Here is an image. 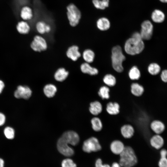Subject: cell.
Listing matches in <instances>:
<instances>
[{
    "mask_svg": "<svg viewBox=\"0 0 167 167\" xmlns=\"http://www.w3.org/2000/svg\"><path fill=\"white\" fill-rule=\"evenodd\" d=\"M16 28L18 32L21 34H27L30 30V27L26 22L24 21L19 22L16 26Z\"/></svg>",
    "mask_w": 167,
    "mask_h": 167,
    "instance_id": "484cf974",
    "label": "cell"
},
{
    "mask_svg": "<svg viewBox=\"0 0 167 167\" xmlns=\"http://www.w3.org/2000/svg\"><path fill=\"white\" fill-rule=\"evenodd\" d=\"M32 94V91L27 86L19 85L14 92V96L17 98L29 99Z\"/></svg>",
    "mask_w": 167,
    "mask_h": 167,
    "instance_id": "9c48e42d",
    "label": "cell"
},
{
    "mask_svg": "<svg viewBox=\"0 0 167 167\" xmlns=\"http://www.w3.org/2000/svg\"><path fill=\"white\" fill-rule=\"evenodd\" d=\"M5 87V84L3 81L0 80V94L2 92Z\"/></svg>",
    "mask_w": 167,
    "mask_h": 167,
    "instance_id": "b9f144b4",
    "label": "cell"
},
{
    "mask_svg": "<svg viewBox=\"0 0 167 167\" xmlns=\"http://www.w3.org/2000/svg\"><path fill=\"white\" fill-rule=\"evenodd\" d=\"M103 81L106 85L110 87L114 86L116 83V79L115 77L110 74L105 75L103 79Z\"/></svg>",
    "mask_w": 167,
    "mask_h": 167,
    "instance_id": "1f68e13d",
    "label": "cell"
},
{
    "mask_svg": "<svg viewBox=\"0 0 167 167\" xmlns=\"http://www.w3.org/2000/svg\"><path fill=\"white\" fill-rule=\"evenodd\" d=\"M69 75V72L63 67L58 69L54 75V78L57 81L63 82L66 80Z\"/></svg>",
    "mask_w": 167,
    "mask_h": 167,
    "instance_id": "d6986e66",
    "label": "cell"
},
{
    "mask_svg": "<svg viewBox=\"0 0 167 167\" xmlns=\"http://www.w3.org/2000/svg\"><path fill=\"white\" fill-rule=\"evenodd\" d=\"M80 69L83 73L88 74L91 75H96L98 73V71L97 69L92 66L89 63L86 62L81 65Z\"/></svg>",
    "mask_w": 167,
    "mask_h": 167,
    "instance_id": "ac0fdd59",
    "label": "cell"
},
{
    "mask_svg": "<svg viewBox=\"0 0 167 167\" xmlns=\"http://www.w3.org/2000/svg\"><path fill=\"white\" fill-rule=\"evenodd\" d=\"M95 167H111V166L108 164H103L101 159L100 158L97 159L95 162Z\"/></svg>",
    "mask_w": 167,
    "mask_h": 167,
    "instance_id": "8d00e7d4",
    "label": "cell"
},
{
    "mask_svg": "<svg viewBox=\"0 0 167 167\" xmlns=\"http://www.w3.org/2000/svg\"><path fill=\"white\" fill-rule=\"evenodd\" d=\"M91 122L92 129L95 131L99 132L102 130L103 123L101 120L98 117H95L91 119Z\"/></svg>",
    "mask_w": 167,
    "mask_h": 167,
    "instance_id": "cb8c5ba5",
    "label": "cell"
},
{
    "mask_svg": "<svg viewBox=\"0 0 167 167\" xmlns=\"http://www.w3.org/2000/svg\"><path fill=\"white\" fill-rule=\"evenodd\" d=\"M5 120L6 117L5 115L3 113H0V126L4 124Z\"/></svg>",
    "mask_w": 167,
    "mask_h": 167,
    "instance_id": "ab89813d",
    "label": "cell"
},
{
    "mask_svg": "<svg viewBox=\"0 0 167 167\" xmlns=\"http://www.w3.org/2000/svg\"><path fill=\"white\" fill-rule=\"evenodd\" d=\"M128 75L131 80H138L140 77L141 73L138 67L136 66H134L129 70Z\"/></svg>",
    "mask_w": 167,
    "mask_h": 167,
    "instance_id": "f1b7e54d",
    "label": "cell"
},
{
    "mask_svg": "<svg viewBox=\"0 0 167 167\" xmlns=\"http://www.w3.org/2000/svg\"><path fill=\"white\" fill-rule=\"evenodd\" d=\"M153 31V26L149 20H146L141 24L140 33L143 40H149L151 39Z\"/></svg>",
    "mask_w": 167,
    "mask_h": 167,
    "instance_id": "52a82bcc",
    "label": "cell"
},
{
    "mask_svg": "<svg viewBox=\"0 0 167 167\" xmlns=\"http://www.w3.org/2000/svg\"><path fill=\"white\" fill-rule=\"evenodd\" d=\"M111 167H122L119 163L114 162L113 163Z\"/></svg>",
    "mask_w": 167,
    "mask_h": 167,
    "instance_id": "7bdbcfd3",
    "label": "cell"
},
{
    "mask_svg": "<svg viewBox=\"0 0 167 167\" xmlns=\"http://www.w3.org/2000/svg\"><path fill=\"white\" fill-rule=\"evenodd\" d=\"M4 160L0 158V167H4Z\"/></svg>",
    "mask_w": 167,
    "mask_h": 167,
    "instance_id": "ee69618b",
    "label": "cell"
},
{
    "mask_svg": "<svg viewBox=\"0 0 167 167\" xmlns=\"http://www.w3.org/2000/svg\"><path fill=\"white\" fill-rule=\"evenodd\" d=\"M131 37L137 39L143 40L140 32H138L134 33Z\"/></svg>",
    "mask_w": 167,
    "mask_h": 167,
    "instance_id": "60d3db41",
    "label": "cell"
},
{
    "mask_svg": "<svg viewBox=\"0 0 167 167\" xmlns=\"http://www.w3.org/2000/svg\"><path fill=\"white\" fill-rule=\"evenodd\" d=\"M57 147L58 151L65 156H71L74 153L73 149L68 145V144L61 137L58 141Z\"/></svg>",
    "mask_w": 167,
    "mask_h": 167,
    "instance_id": "ba28073f",
    "label": "cell"
},
{
    "mask_svg": "<svg viewBox=\"0 0 167 167\" xmlns=\"http://www.w3.org/2000/svg\"><path fill=\"white\" fill-rule=\"evenodd\" d=\"M92 2L96 8L104 10L109 6V0H92Z\"/></svg>",
    "mask_w": 167,
    "mask_h": 167,
    "instance_id": "4dcf8cb0",
    "label": "cell"
},
{
    "mask_svg": "<svg viewBox=\"0 0 167 167\" xmlns=\"http://www.w3.org/2000/svg\"><path fill=\"white\" fill-rule=\"evenodd\" d=\"M119 155V163L122 167H132L137 163V158L135 152L133 148L130 146H125Z\"/></svg>",
    "mask_w": 167,
    "mask_h": 167,
    "instance_id": "6da1fadb",
    "label": "cell"
},
{
    "mask_svg": "<svg viewBox=\"0 0 167 167\" xmlns=\"http://www.w3.org/2000/svg\"><path fill=\"white\" fill-rule=\"evenodd\" d=\"M61 137L68 144L73 146L77 145L79 140L78 135L75 132L72 131L65 132Z\"/></svg>",
    "mask_w": 167,
    "mask_h": 167,
    "instance_id": "30bf717a",
    "label": "cell"
},
{
    "mask_svg": "<svg viewBox=\"0 0 167 167\" xmlns=\"http://www.w3.org/2000/svg\"><path fill=\"white\" fill-rule=\"evenodd\" d=\"M67 15L70 25L75 27L79 23L81 16L78 8L73 3H70L66 7Z\"/></svg>",
    "mask_w": 167,
    "mask_h": 167,
    "instance_id": "277c9868",
    "label": "cell"
},
{
    "mask_svg": "<svg viewBox=\"0 0 167 167\" xmlns=\"http://www.w3.org/2000/svg\"><path fill=\"white\" fill-rule=\"evenodd\" d=\"M56 87L53 84H48L44 87L43 92L45 95L48 98L52 97L54 96L57 91Z\"/></svg>",
    "mask_w": 167,
    "mask_h": 167,
    "instance_id": "603a6c76",
    "label": "cell"
},
{
    "mask_svg": "<svg viewBox=\"0 0 167 167\" xmlns=\"http://www.w3.org/2000/svg\"><path fill=\"white\" fill-rule=\"evenodd\" d=\"M161 157H165L167 156V150L165 148L161 149L160 152Z\"/></svg>",
    "mask_w": 167,
    "mask_h": 167,
    "instance_id": "f35d334b",
    "label": "cell"
},
{
    "mask_svg": "<svg viewBox=\"0 0 167 167\" xmlns=\"http://www.w3.org/2000/svg\"><path fill=\"white\" fill-rule=\"evenodd\" d=\"M161 67L157 63L152 62L149 64L148 67V71L149 73L152 75H156L160 73Z\"/></svg>",
    "mask_w": 167,
    "mask_h": 167,
    "instance_id": "83f0119b",
    "label": "cell"
},
{
    "mask_svg": "<svg viewBox=\"0 0 167 167\" xmlns=\"http://www.w3.org/2000/svg\"><path fill=\"white\" fill-rule=\"evenodd\" d=\"M161 2L164 3H167V0H159Z\"/></svg>",
    "mask_w": 167,
    "mask_h": 167,
    "instance_id": "f6af8a7d",
    "label": "cell"
},
{
    "mask_svg": "<svg viewBox=\"0 0 167 167\" xmlns=\"http://www.w3.org/2000/svg\"><path fill=\"white\" fill-rule=\"evenodd\" d=\"M89 110L92 114L96 116L102 112L103 106L100 101H96L90 103Z\"/></svg>",
    "mask_w": 167,
    "mask_h": 167,
    "instance_id": "e0dca14e",
    "label": "cell"
},
{
    "mask_svg": "<svg viewBox=\"0 0 167 167\" xmlns=\"http://www.w3.org/2000/svg\"><path fill=\"white\" fill-rule=\"evenodd\" d=\"M145 47L143 40H138L132 37L128 39L124 45V50L128 54L134 55L140 53Z\"/></svg>",
    "mask_w": 167,
    "mask_h": 167,
    "instance_id": "7a4b0ae2",
    "label": "cell"
},
{
    "mask_svg": "<svg viewBox=\"0 0 167 167\" xmlns=\"http://www.w3.org/2000/svg\"><path fill=\"white\" fill-rule=\"evenodd\" d=\"M47 24L44 21H40L37 23L36 28L37 32L41 34L46 33Z\"/></svg>",
    "mask_w": 167,
    "mask_h": 167,
    "instance_id": "d6a6232c",
    "label": "cell"
},
{
    "mask_svg": "<svg viewBox=\"0 0 167 167\" xmlns=\"http://www.w3.org/2000/svg\"><path fill=\"white\" fill-rule=\"evenodd\" d=\"M20 16L24 20L31 19L33 16V12L32 9L28 6L23 7L21 11Z\"/></svg>",
    "mask_w": 167,
    "mask_h": 167,
    "instance_id": "d4e9b609",
    "label": "cell"
},
{
    "mask_svg": "<svg viewBox=\"0 0 167 167\" xmlns=\"http://www.w3.org/2000/svg\"><path fill=\"white\" fill-rule=\"evenodd\" d=\"M120 106L116 102H109L107 103L106 110L109 115L112 116L118 114L120 112Z\"/></svg>",
    "mask_w": 167,
    "mask_h": 167,
    "instance_id": "2e32d148",
    "label": "cell"
},
{
    "mask_svg": "<svg viewBox=\"0 0 167 167\" xmlns=\"http://www.w3.org/2000/svg\"><path fill=\"white\" fill-rule=\"evenodd\" d=\"M120 132L122 136L125 139L131 138L134 135L135 129L133 126L130 124H125L120 129Z\"/></svg>",
    "mask_w": 167,
    "mask_h": 167,
    "instance_id": "9a60e30c",
    "label": "cell"
},
{
    "mask_svg": "<svg viewBox=\"0 0 167 167\" xmlns=\"http://www.w3.org/2000/svg\"><path fill=\"white\" fill-rule=\"evenodd\" d=\"M82 57L84 60L86 62L90 63L94 61L95 54L92 50L87 49L85 50L83 52Z\"/></svg>",
    "mask_w": 167,
    "mask_h": 167,
    "instance_id": "4316f807",
    "label": "cell"
},
{
    "mask_svg": "<svg viewBox=\"0 0 167 167\" xmlns=\"http://www.w3.org/2000/svg\"><path fill=\"white\" fill-rule=\"evenodd\" d=\"M159 167H167V157H161L158 162Z\"/></svg>",
    "mask_w": 167,
    "mask_h": 167,
    "instance_id": "d590c367",
    "label": "cell"
},
{
    "mask_svg": "<svg viewBox=\"0 0 167 167\" xmlns=\"http://www.w3.org/2000/svg\"><path fill=\"white\" fill-rule=\"evenodd\" d=\"M125 147L122 141L119 140H115L111 143L110 149L113 154L119 155L123 151Z\"/></svg>",
    "mask_w": 167,
    "mask_h": 167,
    "instance_id": "5bb4252c",
    "label": "cell"
},
{
    "mask_svg": "<svg viewBox=\"0 0 167 167\" xmlns=\"http://www.w3.org/2000/svg\"><path fill=\"white\" fill-rule=\"evenodd\" d=\"M102 148L101 146L98 139L95 137H92L85 140L83 143L82 149L87 153L97 152Z\"/></svg>",
    "mask_w": 167,
    "mask_h": 167,
    "instance_id": "5b68a950",
    "label": "cell"
},
{
    "mask_svg": "<svg viewBox=\"0 0 167 167\" xmlns=\"http://www.w3.org/2000/svg\"><path fill=\"white\" fill-rule=\"evenodd\" d=\"M151 19L155 23H161L164 22L165 16L164 12L159 9H155L152 12Z\"/></svg>",
    "mask_w": 167,
    "mask_h": 167,
    "instance_id": "ffe728a7",
    "label": "cell"
},
{
    "mask_svg": "<svg viewBox=\"0 0 167 167\" xmlns=\"http://www.w3.org/2000/svg\"><path fill=\"white\" fill-rule=\"evenodd\" d=\"M96 26L100 30L105 31L109 29L110 26V23L107 18L103 17L98 19L96 22Z\"/></svg>",
    "mask_w": 167,
    "mask_h": 167,
    "instance_id": "44dd1931",
    "label": "cell"
},
{
    "mask_svg": "<svg viewBox=\"0 0 167 167\" xmlns=\"http://www.w3.org/2000/svg\"><path fill=\"white\" fill-rule=\"evenodd\" d=\"M160 78L163 82L167 83V69H164L161 71Z\"/></svg>",
    "mask_w": 167,
    "mask_h": 167,
    "instance_id": "74e56055",
    "label": "cell"
},
{
    "mask_svg": "<svg viewBox=\"0 0 167 167\" xmlns=\"http://www.w3.org/2000/svg\"><path fill=\"white\" fill-rule=\"evenodd\" d=\"M30 46L34 51L41 52L46 50L48 45L45 39L41 36L36 35L32 42Z\"/></svg>",
    "mask_w": 167,
    "mask_h": 167,
    "instance_id": "8992f818",
    "label": "cell"
},
{
    "mask_svg": "<svg viewBox=\"0 0 167 167\" xmlns=\"http://www.w3.org/2000/svg\"><path fill=\"white\" fill-rule=\"evenodd\" d=\"M150 127L155 134L161 135L165 130V126L161 121L158 120H154L151 122Z\"/></svg>",
    "mask_w": 167,
    "mask_h": 167,
    "instance_id": "7c38bea8",
    "label": "cell"
},
{
    "mask_svg": "<svg viewBox=\"0 0 167 167\" xmlns=\"http://www.w3.org/2000/svg\"><path fill=\"white\" fill-rule=\"evenodd\" d=\"M67 57L73 61H76L81 56L79 48L76 45L69 47L66 52Z\"/></svg>",
    "mask_w": 167,
    "mask_h": 167,
    "instance_id": "4fadbf2b",
    "label": "cell"
},
{
    "mask_svg": "<svg viewBox=\"0 0 167 167\" xmlns=\"http://www.w3.org/2000/svg\"><path fill=\"white\" fill-rule=\"evenodd\" d=\"M131 93L134 96L139 97L143 94L144 89L141 85L137 83H133L131 84Z\"/></svg>",
    "mask_w": 167,
    "mask_h": 167,
    "instance_id": "7402d4cb",
    "label": "cell"
},
{
    "mask_svg": "<svg viewBox=\"0 0 167 167\" xmlns=\"http://www.w3.org/2000/svg\"><path fill=\"white\" fill-rule=\"evenodd\" d=\"M62 167H76V165L73 161L70 159L64 160L62 163Z\"/></svg>",
    "mask_w": 167,
    "mask_h": 167,
    "instance_id": "e575fe53",
    "label": "cell"
},
{
    "mask_svg": "<svg viewBox=\"0 0 167 167\" xmlns=\"http://www.w3.org/2000/svg\"><path fill=\"white\" fill-rule=\"evenodd\" d=\"M111 58L113 69L118 72H122L123 70L122 62L125 60L126 58L120 46L116 45L113 48Z\"/></svg>",
    "mask_w": 167,
    "mask_h": 167,
    "instance_id": "3957f363",
    "label": "cell"
},
{
    "mask_svg": "<svg viewBox=\"0 0 167 167\" xmlns=\"http://www.w3.org/2000/svg\"><path fill=\"white\" fill-rule=\"evenodd\" d=\"M149 143L152 148L156 150H159L163 147L164 140L160 135L154 134L150 138Z\"/></svg>",
    "mask_w": 167,
    "mask_h": 167,
    "instance_id": "8fae6325",
    "label": "cell"
},
{
    "mask_svg": "<svg viewBox=\"0 0 167 167\" xmlns=\"http://www.w3.org/2000/svg\"><path fill=\"white\" fill-rule=\"evenodd\" d=\"M4 133L6 137L9 139H12L15 136V131L12 128L8 126L4 130Z\"/></svg>",
    "mask_w": 167,
    "mask_h": 167,
    "instance_id": "836d02e7",
    "label": "cell"
},
{
    "mask_svg": "<svg viewBox=\"0 0 167 167\" xmlns=\"http://www.w3.org/2000/svg\"><path fill=\"white\" fill-rule=\"evenodd\" d=\"M110 89L107 86L101 87L99 89L98 92L99 96L103 100L109 99L110 98Z\"/></svg>",
    "mask_w": 167,
    "mask_h": 167,
    "instance_id": "f546056e",
    "label": "cell"
}]
</instances>
